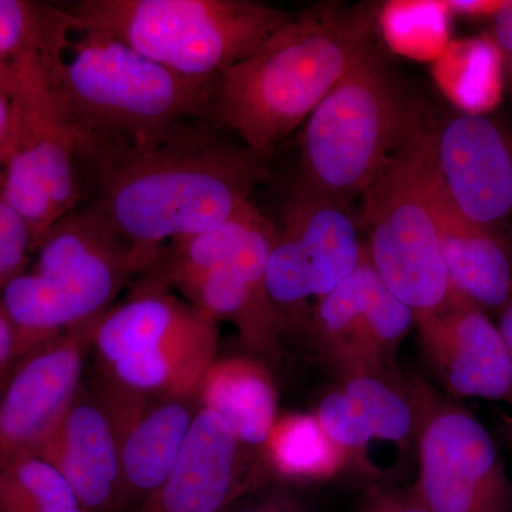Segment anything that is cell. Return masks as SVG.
I'll return each mask as SVG.
<instances>
[{
	"mask_svg": "<svg viewBox=\"0 0 512 512\" xmlns=\"http://www.w3.org/2000/svg\"><path fill=\"white\" fill-rule=\"evenodd\" d=\"M414 326L421 355L453 399L512 404V369L498 323L473 303L453 298Z\"/></svg>",
	"mask_w": 512,
	"mask_h": 512,
	"instance_id": "obj_16",
	"label": "cell"
},
{
	"mask_svg": "<svg viewBox=\"0 0 512 512\" xmlns=\"http://www.w3.org/2000/svg\"><path fill=\"white\" fill-rule=\"evenodd\" d=\"M498 328H500L505 345H507L512 369V298L507 302V305L498 312Z\"/></svg>",
	"mask_w": 512,
	"mask_h": 512,
	"instance_id": "obj_34",
	"label": "cell"
},
{
	"mask_svg": "<svg viewBox=\"0 0 512 512\" xmlns=\"http://www.w3.org/2000/svg\"><path fill=\"white\" fill-rule=\"evenodd\" d=\"M373 42L375 18L363 6L326 3L292 15L218 77L212 123L266 160Z\"/></svg>",
	"mask_w": 512,
	"mask_h": 512,
	"instance_id": "obj_2",
	"label": "cell"
},
{
	"mask_svg": "<svg viewBox=\"0 0 512 512\" xmlns=\"http://www.w3.org/2000/svg\"><path fill=\"white\" fill-rule=\"evenodd\" d=\"M350 205L298 184L282 210L266 264L269 298L286 332L305 333L316 305L365 255Z\"/></svg>",
	"mask_w": 512,
	"mask_h": 512,
	"instance_id": "obj_10",
	"label": "cell"
},
{
	"mask_svg": "<svg viewBox=\"0 0 512 512\" xmlns=\"http://www.w3.org/2000/svg\"><path fill=\"white\" fill-rule=\"evenodd\" d=\"M413 484L429 512H512V483L487 427L440 396L424 423Z\"/></svg>",
	"mask_w": 512,
	"mask_h": 512,
	"instance_id": "obj_12",
	"label": "cell"
},
{
	"mask_svg": "<svg viewBox=\"0 0 512 512\" xmlns=\"http://www.w3.org/2000/svg\"><path fill=\"white\" fill-rule=\"evenodd\" d=\"M431 127L420 97L370 43L303 123L299 184L350 205Z\"/></svg>",
	"mask_w": 512,
	"mask_h": 512,
	"instance_id": "obj_4",
	"label": "cell"
},
{
	"mask_svg": "<svg viewBox=\"0 0 512 512\" xmlns=\"http://www.w3.org/2000/svg\"><path fill=\"white\" fill-rule=\"evenodd\" d=\"M493 36L495 45L503 57L505 77L512 86V0H507L503 9L495 15Z\"/></svg>",
	"mask_w": 512,
	"mask_h": 512,
	"instance_id": "obj_31",
	"label": "cell"
},
{
	"mask_svg": "<svg viewBox=\"0 0 512 512\" xmlns=\"http://www.w3.org/2000/svg\"><path fill=\"white\" fill-rule=\"evenodd\" d=\"M507 0H453L444 2L447 10L466 16L471 19H494L495 15L503 9Z\"/></svg>",
	"mask_w": 512,
	"mask_h": 512,
	"instance_id": "obj_32",
	"label": "cell"
},
{
	"mask_svg": "<svg viewBox=\"0 0 512 512\" xmlns=\"http://www.w3.org/2000/svg\"><path fill=\"white\" fill-rule=\"evenodd\" d=\"M430 150L457 210L512 242V128L490 116L453 114L433 127Z\"/></svg>",
	"mask_w": 512,
	"mask_h": 512,
	"instance_id": "obj_14",
	"label": "cell"
},
{
	"mask_svg": "<svg viewBox=\"0 0 512 512\" xmlns=\"http://www.w3.org/2000/svg\"><path fill=\"white\" fill-rule=\"evenodd\" d=\"M441 80L460 113L488 116L503 99V57L493 36L453 43L446 50Z\"/></svg>",
	"mask_w": 512,
	"mask_h": 512,
	"instance_id": "obj_24",
	"label": "cell"
},
{
	"mask_svg": "<svg viewBox=\"0 0 512 512\" xmlns=\"http://www.w3.org/2000/svg\"><path fill=\"white\" fill-rule=\"evenodd\" d=\"M440 396L397 366L338 382L313 413L350 467L390 483L417 467L421 431Z\"/></svg>",
	"mask_w": 512,
	"mask_h": 512,
	"instance_id": "obj_9",
	"label": "cell"
},
{
	"mask_svg": "<svg viewBox=\"0 0 512 512\" xmlns=\"http://www.w3.org/2000/svg\"><path fill=\"white\" fill-rule=\"evenodd\" d=\"M265 275L256 269L215 268L165 285L217 322H231L247 348L266 363L279 356L285 325L266 291Z\"/></svg>",
	"mask_w": 512,
	"mask_h": 512,
	"instance_id": "obj_21",
	"label": "cell"
},
{
	"mask_svg": "<svg viewBox=\"0 0 512 512\" xmlns=\"http://www.w3.org/2000/svg\"><path fill=\"white\" fill-rule=\"evenodd\" d=\"M32 254L28 225L0 195V291L10 279L25 271Z\"/></svg>",
	"mask_w": 512,
	"mask_h": 512,
	"instance_id": "obj_27",
	"label": "cell"
},
{
	"mask_svg": "<svg viewBox=\"0 0 512 512\" xmlns=\"http://www.w3.org/2000/svg\"><path fill=\"white\" fill-rule=\"evenodd\" d=\"M22 109L18 96L0 89V173L18 144Z\"/></svg>",
	"mask_w": 512,
	"mask_h": 512,
	"instance_id": "obj_29",
	"label": "cell"
},
{
	"mask_svg": "<svg viewBox=\"0 0 512 512\" xmlns=\"http://www.w3.org/2000/svg\"><path fill=\"white\" fill-rule=\"evenodd\" d=\"M265 473L261 451L201 407L170 474L138 512H222Z\"/></svg>",
	"mask_w": 512,
	"mask_h": 512,
	"instance_id": "obj_18",
	"label": "cell"
},
{
	"mask_svg": "<svg viewBox=\"0 0 512 512\" xmlns=\"http://www.w3.org/2000/svg\"><path fill=\"white\" fill-rule=\"evenodd\" d=\"M218 128L190 119L138 136L77 141L82 200L89 198L83 207L126 239L138 275L171 242L229 220L268 177L264 158Z\"/></svg>",
	"mask_w": 512,
	"mask_h": 512,
	"instance_id": "obj_1",
	"label": "cell"
},
{
	"mask_svg": "<svg viewBox=\"0 0 512 512\" xmlns=\"http://www.w3.org/2000/svg\"><path fill=\"white\" fill-rule=\"evenodd\" d=\"M241 512H306L305 508L299 504V501H296V498H293L292 495L281 493V491H276V493L265 495L261 501L251 505V507L247 508V510H242Z\"/></svg>",
	"mask_w": 512,
	"mask_h": 512,
	"instance_id": "obj_33",
	"label": "cell"
},
{
	"mask_svg": "<svg viewBox=\"0 0 512 512\" xmlns=\"http://www.w3.org/2000/svg\"><path fill=\"white\" fill-rule=\"evenodd\" d=\"M22 127L0 173V195L28 225L33 252L57 222L79 208L82 183L76 141L50 90L43 67L16 84Z\"/></svg>",
	"mask_w": 512,
	"mask_h": 512,
	"instance_id": "obj_11",
	"label": "cell"
},
{
	"mask_svg": "<svg viewBox=\"0 0 512 512\" xmlns=\"http://www.w3.org/2000/svg\"><path fill=\"white\" fill-rule=\"evenodd\" d=\"M22 356L18 333L0 301V386Z\"/></svg>",
	"mask_w": 512,
	"mask_h": 512,
	"instance_id": "obj_30",
	"label": "cell"
},
{
	"mask_svg": "<svg viewBox=\"0 0 512 512\" xmlns=\"http://www.w3.org/2000/svg\"><path fill=\"white\" fill-rule=\"evenodd\" d=\"M36 454L69 481L84 511H119V433L109 409L93 389L83 383L63 420Z\"/></svg>",
	"mask_w": 512,
	"mask_h": 512,
	"instance_id": "obj_19",
	"label": "cell"
},
{
	"mask_svg": "<svg viewBox=\"0 0 512 512\" xmlns=\"http://www.w3.org/2000/svg\"><path fill=\"white\" fill-rule=\"evenodd\" d=\"M116 423L120 441L119 511L143 504L170 474L200 412L195 396L147 397L107 380L93 387Z\"/></svg>",
	"mask_w": 512,
	"mask_h": 512,
	"instance_id": "obj_17",
	"label": "cell"
},
{
	"mask_svg": "<svg viewBox=\"0 0 512 512\" xmlns=\"http://www.w3.org/2000/svg\"><path fill=\"white\" fill-rule=\"evenodd\" d=\"M42 64L74 141L130 137L178 121H212L217 79H191L87 28L53 6Z\"/></svg>",
	"mask_w": 512,
	"mask_h": 512,
	"instance_id": "obj_3",
	"label": "cell"
},
{
	"mask_svg": "<svg viewBox=\"0 0 512 512\" xmlns=\"http://www.w3.org/2000/svg\"><path fill=\"white\" fill-rule=\"evenodd\" d=\"M431 131L390 158L363 192L360 211L370 264L416 319L453 301L434 198Z\"/></svg>",
	"mask_w": 512,
	"mask_h": 512,
	"instance_id": "obj_8",
	"label": "cell"
},
{
	"mask_svg": "<svg viewBox=\"0 0 512 512\" xmlns=\"http://www.w3.org/2000/svg\"><path fill=\"white\" fill-rule=\"evenodd\" d=\"M217 320L151 275L92 323L101 379L147 397L195 396L218 359Z\"/></svg>",
	"mask_w": 512,
	"mask_h": 512,
	"instance_id": "obj_7",
	"label": "cell"
},
{
	"mask_svg": "<svg viewBox=\"0 0 512 512\" xmlns=\"http://www.w3.org/2000/svg\"><path fill=\"white\" fill-rule=\"evenodd\" d=\"M202 409L217 416L244 446L261 451L278 419V390L255 356L218 357L198 387Z\"/></svg>",
	"mask_w": 512,
	"mask_h": 512,
	"instance_id": "obj_22",
	"label": "cell"
},
{
	"mask_svg": "<svg viewBox=\"0 0 512 512\" xmlns=\"http://www.w3.org/2000/svg\"><path fill=\"white\" fill-rule=\"evenodd\" d=\"M0 512H86L72 485L36 453L0 467Z\"/></svg>",
	"mask_w": 512,
	"mask_h": 512,
	"instance_id": "obj_25",
	"label": "cell"
},
{
	"mask_svg": "<svg viewBox=\"0 0 512 512\" xmlns=\"http://www.w3.org/2000/svg\"><path fill=\"white\" fill-rule=\"evenodd\" d=\"M64 9L181 76L218 79L291 13L249 0H80Z\"/></svg>",
	"mask_w": 512,
	"mask_h": 512,
	"instance_id": "obj_6",
	"label": "cell"
},
{
	"mask_svg": "<svg viewBox=\"0 0 512 512\" xmlns=\"http://www.w3.org/2000/svg\"><path fill=\"white\" fill-rule=\"evenodd\" d=\"M92 323L47 340L10 370L0 386V467L36 453L72 406L92 350Z\"/></svg>",
	"mask_w": 512,
	"mask_h": 512,
	"instance_id": "obj_15",
	"label": "cell"
},
{
	"mask_svg": "<svg viewBox=\"0 0 512 512\" xmlns=\"http://www.w3.org/2000/svg\"><path fill=\"white\" fill-rule=\"evenodd\" d=\"M416 323L365 255L352 275L316 305L305 335L338 382L397 367L400 345Z\"/></svg>",
	"mask_w": 512,
	"mask_h": 512,
	"instance_id": "obj_13",
	"label": "cell"
},
{
	"mask_svg": "<svg viewBox=\"0 0 512 512\" xmlns=\"http://www.w3.org/2000/svg\"><path fill=\"white\" fill-rule=\"evenodd\" d=\"M360 512H429L419 494L410 487L377 488Z\"/></svg>",
	"mask_w": 512,
	"mask_h": 512,
	"instance_id": "obj_28",
	"label": "cell"
},
{
	"mask_svg": "<svg viewBox=\"0 0 512 512\" xmlns=\"http://www.w3.org/2000/svg\"><path fill=\"white\" fill-rule=\"evenodd\" d=\"M35 252L32 271L20 272L0 291L23 356L100 318L128 279L138 275L126 239L89 208H77L57 222Z\"/></svg>",
	"mask_w": 512,
	"mask_h": 512,
	"instance_id": "obj_5",
	"label": "cell"
},
{
	"mask_svg": "<svg viewBox=\"0 0 512 512\" xmlns=\"http://www.w3.org/2000/svg\"><path fill=\"white\" fill-rule=\"evenodd\" d=\"M433 175L441 251L453 298L498 313L512 298V242L464 217L441 188L434 167Z\"/></svg>",
	"mask_w": 512,
	"mask_h": 512,
	"instance_id": "obj_20",
	"label": "cell"
},
{
	"mask_svg": "<svg viewBox=\"0 0 512 512\" xmlns=\"http://www.w3.org/2000/svg\"><path fill=\"white\" fill-rule=\"evenodd\" d=\"M261 457L272 476L299 483L332 480L350 467L348 454L330 439L313 412L278 416Z\"/></svg>",
	"mask_w": 512,
	"mask_h": 512,
	"instance_id": "obj_23",
	"label": "cell"
},
{
	"mask_svg": "<svg viewBox=\"0 0 512 512\" xmlns=\"http://www.w3.org/2000/svg\"><path fill=\"white\" fill-rule=\"evenodd\" d=\"M49 6L0 0V89L15 94L19 74L42 63Z\"/></svg>",
	"mask_w": 512,
	"mask_h": 512,
	"instance_id": "obj_26",
	"label": "cell"
}]
</instances>
